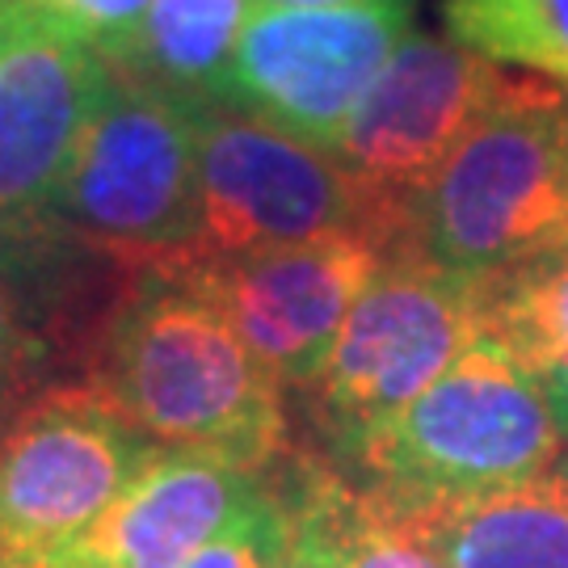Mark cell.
Segmentation results:
<instances>
[{"label": "cell", "instance_id": "cell-1", "mask_svg": "<svg viewBox=\"0 0 568 568\" xmlns=\"http://www.w3.org/2000/svg\"><path fill=\"white\" fill-rule=\"evenodd\" d=\"M89 387L152 447L270 471L286 450L283 384L257 363L190 262L126 274Z\"/></svg>", "mask_w": 568, "mask_h": 568}, {"label": "cell", "instance_id": "cell-2", "mask_svg": "<svg viewBox=\"0 0 568 568\" xmlns=\"http://www.w3.org/2000/svg\"><path fill=\"white\" fill-rule=\"evenodd\" d=\"M400 244L467 278L568 248L565 93L527 81L488 114L413 199Z\"/></svg>", "mask_w": 568, "mask_h": 568}, {"label": "cell", "instance_id": "cell-3", "mask_svg": "<svg viewBox=\"0 0 568 568\" xmlns=\"http://www.w3.org/2000/svg\"><path fill=\"white\" fill-rule=\"evenodd\" d=\"M203 102L110 68L55 203L51 236L122 274L190 262L199 227Z\"/></svg>", "mask_w": 568, "mask_h": 568}, {"label": "cell", "instance_id": "cell-4", "mask_svg": "<svg viewBox=\"0 0 568 568\" xmlns=\"http://www.w3.org/2000/svg\"><path fill=\"white\" fill-rule=\"evenodd\" d=\"M560 447L565 434L548 396L506 345L480 337L345 459L366 476L363 493L408 509L530 480L560 464Z\"/></svg>", "mask_w": 568, "mask_h": 568}, {"label": "cell", "instance_id": "cell-5", "mask_svg": "<svg viewBox=\"0 0 568 568\" xmlns=\"http://www.w3.org/2000/svg\"><path fill=\"white\" fill-rule=\"evenodd\" d=\"M485 337V278L392 244L316 379V417L328 443L349 455L400 417Z\"/></svg>", "mask_w": 568, "mask_h": 568}, {"label": "cell", "instance_id": "cell-6", "mask_svg": "<svg viewBox=\"0 0 568 568\" xmlns=\"http://www.w3.org/2000/svg\"><path fill=\"white\" fill-rule=\"evenodd\" d=\"M333 232L396 236L328 152L265 122L206 105L199 122V227L190 262H224Z\"/></svg>", "mask_w": 568, "mask_h": 568}, {"label": "cell", "instance_id": "cell-7", "mask_svg": "<svg viewBox=\"0 0 568 568\" xmlns=\"http://www.w3.org/2000/svg\"><path fill=\"white\" fill-rule=\"evenodd\" d=\"M417 0L342 9H253L215 105L333 156L337 140L413 30Z\"/></svg>", "mask_w": 568, "mask_h": 568}, {"label": "cell", "instance_id": "cell-8", "mask_svg": "<svg viewBox=\"0 0 568 568\" xmlns=\"http://www.w3.org/2000/svg\"><path fill=\"white\" fill-rule=\"evenodd\" d=\"M156 450L89 384L21 405L0 429V565L68 551Z\"/></svg>", "mask_w": 568, "mask_h": 568}, {"label": "cell", "instance_id": "cell-9", "mask_svg": "<svg viewBox=\"0 0 568 568\" xmlns=\"http://www.w3.org/2000/svg\"><path fill=\"white\" fill-rule=\"evenodd\" d=\"M523 84L527 77H506L455 42L408 30L354 110L333 161L363 185L400 244L413 199L488 114L523 93Z\"/></svg>", "mask_w": 568, "mask_h": 568}, {"label": "cell", "instance_id": "cell-10", "mask_svg": "<svg viewBox=\"0 0 568 568\" xmlns=\"http://www.w3.org/2000/svg\"><path fill=\"white\" fill-rule=\"evenodd\" d=\"M105 84L98 51L30 13L0 47V253L55 241V203Z\"/></svg>", "mask_w": 568, "mask_h": 568}, {"label": "cell", "instance_id": "cell-11", "mask_svg": "<svg viewBox=\"0 0 568 568\" xmlns=\"http://www.w3.org/2000/svg\"><path fill=\"white\" fill-rule=\"evenodd\" d=\"M384 257L387 244L379 236L333 232L321 241L190 265L257 363L283 387L312 392Z\"/></svg>", "mask_w": 568, "mask_h": 568}, {"label": "cell", "instance_id": "cell-12", "mask_svg": "<svg viewBox=\"0 0 568 568\" xmlns=\"http://www.w3.org/2000/svg\"><path fill=\"white\" fill-rule=\"evenodd\" d=\"M265 493L244 471L199 450H156L122 497L68 551L60 568H185Z\"/></svg>", "mask_w": 568, "mask_h": 568}, {"label": "cell", "instance_id": "cell-13", "mask_svg": "<svg viewBox=\"0 0 568 568\" xmlns=\"http://www.w3.org/2000/svg\"><path fill=\"white\" fill-rule=\"evenodd\" d=\"M384 509L447 568H568V459L493 493Z\"/></svg>", "mask_w": 568, "mask_h": 568}, {"label": "cell", "instance_id": "cell-14", "mask_svg": "<svg viewBox=\"0 0 568 568\" xmlns=\"http://www.w3.org/2000/svg\"><path fill=\"white\" fill-rule=\"evenodd\" d=\"M278 497L291 527L312 539L333 568H447L371 493L345 485L325 464H291Z\"/></svg>", "mask_w": 568, "mask_h": 568}, {"label": "cell", "instance_id": "cell-15", "mask_svg": "<svg viewBox=\"0 0 568 568\" xmlns=\"http://www.w3.org/2000/svg\"><path fill=\"white\" fill-rule=\"evenodd\" d=\"M485 337L539 384L568 438V248L485 278Z\"/></svg>", "mask_w": 568, "mask_h": 568}, {"label": "cell", "instance_id": "cell-16", "mask_svg": "<svg viewBox=\"0 0 568 568\" xmlns=\"http://www.w3.org/2000/svg\"><path fill=\"white\" fill-rule=\"evenodd\" d=\"M248 18L253 0H152L140 47L119 72L190 102L215 105Z\"/></svg>", "mask_w": 568, "mask_h": 568}, {"label": "cell", "instance_id": "cell-17", "mask_svg": "<svg viewBox=\"0 0 568 568\" xmlns=\"http://www.w3.org/2000/svg\"><path fill=\"white\" fill-rule=\"evenodd\" d=\"M447 42L568 89V0H443Z\"/></svg>", "mask_w": 568, "mask_h": 568}, {"label": "cell", "instance_id": "cell-18", "mask_svg": "<svg viewBox=\"0 0 568 568\" xmlns=\"http://www.w3.org/2000/svg\"><path fill=\"white\" fill-rule=\"evenodd\" d=\"M63 241H39L26 248H9L0 253V392L13 400L26 392L30 371L42 358V333L34 328V312L42 307L39 278L55 262Z\"/></svg>", "mask_w": 568, "mask_h": 568}, {"label": "cell", "instance_id": "cell-19", "mask_svg": "<svg viewBox=\"0 0 568 568\" xmlns=\"http://www.w3.org/2000/svg\"><path fill=\"white\" fill-rule=\"evenodd\" d=\"M30 18L63 30L68 39L98 51L110 68L135 55L143 21L152 13V0H18Z\"/></svg>", "mask_w": 568, "mask_h": 568}, {"label": "cell", "instance_id": "cell-20", "mask_svg": "<svg viewBox=\"0 0 568 568\" xmlns=\"http://www.w3.org/2000/svg\"><path fill=\"white\" fill-rule=\"evenodd\" d=\"M286 535H291V527H286V509L278 501V488L265 485V493L253 501V509L241 514L215 544H206L185 568H274L286 548Z\"/></svg>", "mask_w": 568, "mask_h": 568}, {"label": "cell", "instance_id": "cell-21", "mask_svg": "<svg viewBox=\"0 0 568 568\" xmlns=\"http://www.w3.org/2000/svg\"><path fill=\"white\" fill-rule=\"evenodd\" d=\"M278 501H283V497H278ZM286 527H291V518H286ZM274 568H333V565H328L325 556L316 551V544H312V539H304L300 530L291 527V535H286V548H283V556H278V565H274Z\"/></svg>", "mask_w": 568, "mask_h": 568}, {"label": "cell", "instance_id": "cell-22", "mask_svg": "<svg viewBox=\"0 0 568 568\" xmlns=\"http://www.w3.org/2000/svg\"><path fill=\"white\" fill-rule=\"evenodd\" d=\"M342 4H379V0H253V9H342Z\"/></svg>", "mask_w": 568, "mask_h": 568}, {"label": "cell", "instance_id": "cell-23", "mask_svg": "<svg viewBox=\"0 0 568 568\" xmlns=\"http://www.w3.org/2000/svg\"><path fill=\"white\" fill-rule=\"evenodd\" d=\"M21 18H26V9H21L18 0H0V47L9 42V34L18 30Z\"/></svg>", "mask_w": 568, "mask_h": 568}, {"label": "cell", "instance_id": "cell-24", "mask_svg": "<svg viewBox=\"0 0 568 568\" xmlns=\"http://www.w3.org/2000/svg\"><path fill=\"white\" fill-rule=\"evenodd\" d=\"M0 568H60L55 560H18V565H0Z\"/></svg>", "mask_w": 568, "mask_h": 568}, {"label": "cell", "instance_id": "cell-25", "mask_svg": "<svg viewBox=\"0 0 568 568\" xmlns=\"http://www.w3.org/2000/svg\"><path fill=\"white\" fill-rule=\"evenodd\" d=\"M4 405H9V396H4V392H0V408H4Z\"/></svg>", "mask_w": 568, "mask_h": 568}, {"label": "cell", "instance_id": "cell-26", "mask_svg": "<svg viewBox=\"0 0 568 568\" xmlns=\"http://www.w3.org/2000/svg\"><path fill=\"white\" fill-rule=\"evenodd\" d=\"M565 114H568V98H565Z\"/></svg>", "mask_w": 568, "mask_h": 568}]
</instances>
